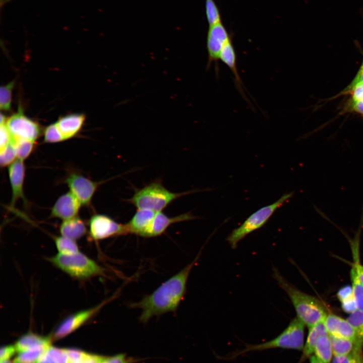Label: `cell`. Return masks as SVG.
Segmentation results:
<instances>
[{"mask_svg": "<svg viewBox=\"0 0 363 363\" xmlns=\"http://www.w3.org/2000/svg\"><path fill=\"white\" fill-rule=\"evenodd\" d=\"M199 256V255L179 272L162 283L152 293L145 295L139 301L129 305L130 308L142 310L139 317L141 322L146 323L153 316L176 311L186 294L190 272Z\"/></svg>", "mask_w": 363, "mask_h": 363, "instance_id": "1", "label": "cell"}, {"mask_svg": "<svg viewBox=\"0 0 363 363\" xmlns=\"http://www.w3.org/2000/svg\"><path fill=\"white\" fill-rule=\"evenodd\" d=\"M273 276L279 286L289 296L295 310L297 318L309 328L324 320L326 309L316 297L307 294L289 283L276 269Z\"/></svg>", "mask_w": 363, "mask_h": 363, "instance_id": "2", "label": "cell"}, {"mask_svg": "<svg viewBox=\"0 0 363 363\" xmlns=\"http://www.w3.org/2000/svg\"><path fill=\"white\" fill-rule=\"evenodd\" d=\"M197 191L173 193L165 188L161 182H152L141 189H137L133 197L127 200L138 210L147 209L162 211L178 198Z\"/></svg>", "mask_w": 363, "mask_h": 363, "instance_id": "3", "label": "cell"}, {"mask_svg": "<svg viewBox=\"0 0 363 363\" xmlns=\"http://www.w3.org/2000/svg\"><path fill=\"white\" fill-rule=\"evenodd\" d=\"M305 324L297 317L293 318L286 328L277 336L264 343L246 344L229 357L234 358L249 352L262 351L273 348L302 350L304 346Z\"/></svg>", "mask_w": 363, "mask_h": 363, "instance_id": "4", "label": "cell"}, {"mask_svg": "<svg viewBox=\"0 0 363 363\" xmlns=\"http://www.w3.org/2000/svg\"><path fill=\"white\" fill-rule=\"evenodd\" d=\"M48 260L59 269L78 279L105 274L104 268L80 252L71 255L58 253Z\"/></svg>", "mask_w": 363, "mask_h": 363, "instance_id": "5", "label": "cell"}, {"mask_svg": "<svg viewBox=\"0 0 363 363\" xmlns=\"http://www.w3.org/2000/svg\"><path fill=\"white\" fill-rule=\"evenodd\" d=\"M294 192L285 193L275 202L262 207L252 214L227 237L226 240L231 247L235 249L238 243L246 236L263 227L276 210L291 198Z\"/></svg>", "mask_w": 363, "mask_h": 363, "instance_id": "6", "label": "cell"}, {"mask_svg": "<svg viewBox=\"0 0 363 363\" xmlns=\"http://www.w3.org/2000/svg\"><path fill=\"white\" fill-rule=\"evenodd\" d=\"M230 39V35L222 22L209 26L206 38L207 69L214 64L216 72L218 73V61L220 60L221 51Z\"/></svg>", "mask_w": 363, "mask_h": 363, "instance_id": "7", "label": "cell"}, {"mask_svg": "<svg viewBox=\"0 0 363 363\" xmlns=\"http://www.w3.org/2000/svg\"><path fill=\"white\" fill-rule=\"evenodd\" d=\"M89 233L96 240L128 234L126 224L119 223L103 214L93 215L89 222Z\"/></svg>", "mask_w": 363, "mask_h": 363, "instance_id": "8", "label": "cell"}, {"mask_svg": "<svg viewBox=\"0 0 363 363\" xmlns=\"http://www.w3.org/2000/svg\"><path fill=\"white\" fill-rule=\"evenodd\" d=\"M12 137L34 142L41 133L40 126L26 116L21 109L10 117L6 122Z\"/></svg>", "mask_w": 363, "mask_h": 363, "instance_id": "9", "label": "cell"}, {"mask_svg": "<svg viewBox=\"0 0 363 363\" xmlns=\"http://www.w3.org/2000/svg\"><path fill=\"white\" fill-rule=\"evenodd\" d=\"M117 293L98 305L81 310L68 316L57 326L53 334V339H62L76 330L96 314L107 302L117 296Z\"/></svg>", "mask_w": 363, "mask_h": 363, "instance_id": "10", "label": "cell"}, {"mask_svg": "<svg viewBox=\"0 0 363 363\" xmlns=\"http://www.w3.org/2000/svg\"><path fill=\"white\" fill-rule=\"evenodd\" d=\"M70 192L81 205H88L99 185L98 183L78 173H72L66 178Z\"/></svg>", "mask_w": 363, "mask_h": 363, "instance_id": "11", "label": "cell"}, {"mask_svg": "<svg viewBox=\"0 0 363 363\" xmlns=\"http://www.w3.org/2000/svg\"><path fill=\"white\" fill-rule=\"evenodd\" d=\"M324 322L329 335L357 341L363 339L358 331L350 323L339 316L333 314H327Z\"/></svg>", "mask_w": 363, "mask_h": 363, "instance_id": "12", "label": "cell"}, {"mask_svg": "<svg viewBox=\"0 0 363 363\" xmlns=\"http://www.w3.org/2000/svg\"><path fill=\"white\" fill-rule=\"evenodd\" d=\"M81 204L70 191L59 197L53 205L50 213L52 217L64 220L77 216Z\"/></svg>", "mask_w": 363, "mask_h": 363, "instance_id": "13", "label": "cell"}, {"mask_svg": "<svg viewBox=\"0 0 363 363\" xmlns=\"http://www.w3.org/2000/svg\"><path fill=\"white\" fill-rule=\"evenodd\" d=\"M156 212L139 209L126 224L127 233L149 237L151 226Z\"/></svg>", "mask_w": 363, "mask_h": 363, "instance_id": "14", "label": "cell"}, {"mask_svg": "<svg viewBox=\"0 0 363 363\" xmlns=\"http://www.w3.org/2000/svg\"><path fill=\"white\" fill-rule=\"evenodd\" d=\"M8 172L12 195L11 207H13L18 199L24 197L25 166L23 160L17 159L9 165Z\"/></svg>", "mask_w": 363, "mask_h": 363, "instance_id": "15", "label": "cell"}, {"mask_svg": "<svg viewBox=\"0 0 363 363\" xmlns=\"http://www.w3.org/2000/svg\"><path fill=\"white\" fill-rule=\"evenodd\" d=\"M196 218L197 217L193 215L190 212L170 217L162 211L156 212L151 226L149 237L161 235L173 223L191 220Z\"/></svg>", "mask_w": 363, "mask_h": 363, "instance_id": "16", "label": "cell"}, {"mask_svg": "<svg viewBox=\"0 0 363 363\" xmlns=\"http://www.w3.org/2000/svg\"><path fill=\"white\" fill-rule=\"evenodd\" d=\"M220 60L225 64L233 74L235 85L244 98L249 100L244 91L243 82L238 74L236 66V55L231 39L229 40L223 47L220 55Z\"/></svg>", "mask_w": 363, "mask_h": 363, "instance_id": "17", "label": "cell"}, {"mask_svg": "<svg viewBox=\"0 0 363 363\" xmlns=\"http://www.w3.org/2000/svg\"><path fill=\"white\" fill-rule=\"evenodd\" d=\"M309 329L307 340L302 349V353L298 363H302L313 355L319 339L323 336L328 334L324 321L317 323Z\"/></svg>", "mask_w": 363, "mask_h": 363, "instance_id": "18", "label": "cell"}, {"mask_svg": "<svg viewBox=\"0 0 363 363\" xmlns=\"http://www.w3.org/2000/svg\"><path fill=\"white\" fill-rule=\"evenodd\" d=\"M85 117L82 114H72L59 118L56 123L65 140L75 136L81 130Z\"/></svg>", "mask_w": 363, "mask_h": 363, "instance_id": "19", "label": "cell"}, {"mask_svg": "<svg viewBox=\"0 0 363 363\" xmlns=\"http://www.w3.org/2000/svg\"><path fill=\"white\" fill-rule=\"evenodd\" d=\"M61 235L76 240L83 237L87 232L84 222L79 217L64 220L59 228Z\"/></svg>", "mask_w": 363, "mask_h": 363, "instance_id": "20", "label": "cell"}, {"mask_svg": "<svg viewBox=\"0 0 363 363\" xmlns=\"http://www.w3.org/2000/svg\"><path fill=\"white\" fill-rule=\"evenodd\" d=\"M50 337L41 336L33 332H28L16 341L15 346L18 353L27 350L34 346L42 344H50Z\"/></svg>", "mask_w": 363, "mask_h": 363, "instance_id": "21", "label": "cell"}, {"mask_svg": "<svg viewBox=\"0 0 363 363\" xmlns=\"http://www.w3.org/2000/svg\"><path fill=\"white\" fill-rule=\"evenodd\" d=\"M50 344H42L19 353L13 363H37L40 357L47 351Z\"/></svg>", "mask_w": 363, "mask_h": 363, "instance_id": "22", "label": "cell"}, {"mask_svg": "<svg viewBox=\"0 0 363 363\" xmlns=\"http://www.w3.org/2000/svg\"><path fill=\"white\" fill-rule=\"evenodd\" d=\"M314 355L325 363H330L333 353L329 334L321 337L318 340L314 349Z\"/></svg>", "mask_w": 363, "mask_h": 363, "instance_id": "23", "label": "cell"}, {"mask_svg": "<svg viewBox=\"0 0 363 363\" xmlns=\"http://www.w3.org/2000/svg\"><path fill=\"white\" fill-rule=\"evenodd\" d=\"M333 355H344L350 353L355 348L356 342L349 339L329 335Z\"/></svg>", "mask_w": 363, "mask_h": 363, "instance_id": "24", "label": "cell"}, {"mask_svg": "<svg viewBox=\"0 0 363 363\" xmlns=\"http://www.w3.org/2000/svg\"><path fill=\"white\" fill-rule=\"evenodd\" d=\"M54 243L59 254L71 255L80 252L76 240L70 238L62 235L56 236Z\"/></svg>", "mask_w": 363, "mask_h": 363, "instance_id": "25", "label": "cell"}, {"mask_svg": "<svg viewBox=\"0 0 363 363\" xmlns=\"http://www.w3.org/2000/svg\"><path fill=\"white\" fill-rule=\"evenodd\" d=\"M363 340L356 343L354 350L349 354L344 355H333L331 363H356L363 358Z\"/></svg>", "mask_w": 363, "mask_h": 363, "instance_id": "26", "label": "cell"}, {"mask_svg": "<svg viewBox=\"0 0 363 363\" xmlns=\"http://www.w3.org/2000/svg\"><path fill=\"white\" fill-rule=\"evenodd\" d=\"M12 142L16 151L17 159L23 161L30 155L34 146V142L25 139L13 138Z\"/></svg>", "mask_w": 363, "mask_h": 363, "instance_id": "27", "label": "cell"}, {"mask_svg": "<svg viewBox=\"0 0 363 363\" xmlns=\"http://www.w3.org/2000/svg\"><path fill=\"white\" fill-rule=\"evenodd\" d=\"M350 276L353 294L357 308L363 311V284L360 282L353 266L350 271Z\"/></svg>", "mask_w": 363, "mask_h": 363, "instance_id": "28", "label": "cell"}, {"mask_svg": "<svg viewBox=\"0 0 363 363\" xmlns=\"http://www.w3.org/2000/svg\"><path fill=\"white\" fill-rule=\"evenodd\" d=\"M205 13L209 26L213 25L221 21L219 10L214 0H205Z\"/></svg>", "mask_w": 363, "mask_h": 363, "instance_id": "29", "label": "cell"}, {"mask_svg": "<svg viewBox=\"0 0 363 363\" xmlns=\"http://www.w3.org/2000/svg\"><path fill=\"white\" fill-rule=\"evenodd\" d=\"M14 82L3 86L0 90V107L1 109L8 111L11 108L12 90Z\"/></svg>", "mask_w": 363, "mask_h": 363, "instance_id": "30", "label": "cell"}, {"mask_svg": "<svg viewBox=\"0 0 363 363\" xmlns=\"http://www.w3.org/2000/svg\"><path fill=\"white\" fill-rule=\"evenodd\" d=\"M17 159L16 151L12 142L5 147L0 149L1 166H9Z\"/></svg>", "mask_w": 363, "mask_h": 363, "instance_id": "31", "label": "cell"}, {"mask_svg": "<svg viewBox=\"0 0 363 363\" xmlns=\"http://www.w3.org/2000/svg\"><path fill=\"white\" fill-rule=\"evenodd\" d=\"M44 140L47 143H56L65 140L56 123L47 127L44 132Z\"/></svg>", "mask_w": 363, "mask_h": 363, "instance_id": "32", "label": "cell"}, {"mask_svg": "<svg viewBox=\"0 0 363 363\" xmlns=\"http://www.w3.org/2000/svg\"><path fill=\"white\" fill-rule=\"evenodd\" d=\"M46 352L56 363H71L66 349L50 345Z\"/></svg>", "mask_w": 363, "mask_h": 363, "instance_id": "33", "label": "cell"}, {"mask_svg": "<svg viewBox=\"0 0 363 363\" xmlns=\"http://www.w3.org/2000/svg\"><path fill=\"white\" fill-rule=\"evenodd\" d=\"M363 84V61L362 64L351 82L336 96L351 93L356 87Z\"/></svg>", "mask_w": 363, "mask_h": 363, "instance_id": "34", "label": "cell"}, {"mask_svg": "<svg viewBox=\"0 0 363 363\" xmlns=\"http://www.w3.org/2000/svg\"><path fill=\"white\" fill-rule=\"evenodd\" d=\"M358 331L363 329V311L357 309L346 319Z\"/></svg>", "mask_w": 363, "mask_h": 363, "instance_id": "35", "label": "cell"}, {"mask_svg": "<svg viewBox=\"0 0 363 363\" xmlns=\"http://www.w3.org/2000/svg\"><path fill=\"white\" fill-rule=\"evenodd\" d=\"M71 363H77L85 360L89 355L84 351L76 349H66Z\"/></svg>", "mask_w": 363, "mask_h": 363, "instance_id": "36", "label": "cell"}, {"mask_svg": "<svg viewBox=\"0 0 363 363\" xmlns=\"http://www.w3.org/2000/svg\"><path fill=\"white\" fill-rule=\"evenodd\" d=\"M138 360L128 357L126 354L120 353L113 356H106L103 363H135Z\"/></svg>", "mask_w": 363, "mask_h": 363, "instance_id": "37", "label": "cell"}, {"mask_svg": "<svg viewBox=\"0 0 363 363\" xmlns=\"http://www.w3.org/2000/svg\"><path fill=\"white\" fill-rule=\"evenodd\" d=\"M0 136V149L5 147L12 142L13 137L7 128L6 123L1 124Z\"/></svg>", "mask_w": 363, "mask_h": 363, "instance_id": "38", "label": "cell"}, {"mask_svg": "<svg viewBox=\"0 0 363 363\" xmlns=\"http://www.w3.org/2000/svg\"><path fill=\"white\" fill-rule=\"evenodd\" d=\"M17 352L15 345H9L1 347L0 350L1 361L9 360Z\"/></svg>", "mask_w": 363, "mask_h": 363, "instance_id": "39", "label": "cell"}, {"mask_svg": "<svg viewBox=\"0 0 363 363\" xmlns=\"http://www.w3.org/2000/svg\"><path fill=\"white\" fill-rule=\"evenodd\" d=\"M341 302L342 309L346 313L350 314L357 309L353 295L342 301Z\"/></svg>", "mask_w": 363, "mask_h": 363, "instance_id": "40", "label": "cell"}, {"mask_svg": "<svg viewBox=\"0 0 363 363\" xmlns=\"http://www.w3.org/2000/svg\"><path fill=\"white\" fill-rule=\"evenodd\" d=\"M353 295L352 287L349 285L342 287L337 293L338 298L341 302Z\"/></svg>", "mask_w": 363, "mask_h": 363, "instance_id": "41", "label": "cell"}, {"mask_svg": "<svg viewBox=\"0 0 363 363\" xmlns=\"http://www.w3.org/2000/svg\"><path fill=\"white\" fill-rule=\"evenodd\" d=\"M349 106V109L363 115V98L350 101Z\"/></svg>", "mask_w": 363, "mask_h": 363, "instance_id": "42", "label": "cell"}, {"mask_svg": "<svg viewBox=\"0 0 363 363\" xmlns=\"http://www.w3.org/2000/svg\"><path fill=\"white\" fill-rule=\"evenodd\" d=\"M351 101H354L363 98V84L356 87L351 92Z\"/></svg>", "mask_w": 363, "mask_h": 363, "instance_id": "43", "label": "cell"}, {"mask_svg": "<svg viewBox=\"0 0 363 363\" xmlns=\"http://www.w3.org/2000/svg\"><path fill=\"white\" fill-rule=\"evenodd\" d=\"M356 271L357 275L363 284V265H360L359 263L355 262L353 266Z\"/></svg>", "mask_w": 363, "mask_h": 363, "instance_id": "44", "label": "cell"}, {"mask_svg": "<svg viewBox=\"0 0 363 363\" xmlns=\"http://www.w3.org/2000/svg\"><path fill=\"white\" fill-rule=\"evenodd\" d=\"M37 363H56L46 351L39 358Z\"/></svg>", "mask_w": 363, "mask_h": 363, "instance_id": "45", "label": "cell"}, {"mask_svg": "<svg viewBox=\"0 0 363 363\" xmlns=\"http://www.w3.org/2000/svg\"><path fill=\"white\" fill-rule=\"evenodd\" d=\"M309 359L310 363H325L318 359L314 355H312Z\"/></svg>", "mask_w": 363, "mask_h": 363, "instance_id": "46", "label": "cell"}, {"mask_svg": "<svg viewBox=\"0 0 363 363\" xmlns=\"http://www.w3.org/2000/svg\"><path fill=\"white\" fill-rule=\"evenodd\" d=\"M0 363H13V362L9 360H3L1 361Z\"/></svg>", "mask_w": 363, "mask_h": 363, "instance_id": "47", "label": "cell"}, {"mask_svg": "<svg viewBox=\"0 0 363 363\" xmlns=\"http://www.w3.org/2000/svg\"><path fill=\"white\" fill-rule=\"evenodd\" d=\"M361 337L363 339V329L358 331Z\"/></svg>", "mask_w": 363, "mask_h": 363, "instance_id": "48", "label": "cell"}, {"mask_svg": "<svg viewBox=\"0 0 363 363\" xmlns=\"http://www.w3.org/2000/svg\"><path fill=\"white\" fill-rule=\"evenodd\" d=\"M356 363H363V358L358 360Z\"/></svg>", "mask_w": 363, "mask_h": 363, "instance_id": "49", "label": "cell"}, {"mask_svg": "<svg viewBox=\"0 0 363 363\" xmlns=\"http://www.w3.org/2000/svg\"><path fill=\"white\" fill-rule=\"evenodd\" d=\"M4 1V0H1V5L2 4L3 2Z\"/></svg>", "mask_w": 363, "mask_h": 363, "instance_id": "50", "label": "cell"}]
</instances>
